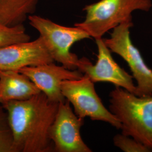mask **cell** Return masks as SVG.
<instances>
[{
	"label": "cell",
	"instance_id": "cell-5",
	"mask_svg": "<svg viewBox=\"0 0 152 152\" xmlns=\"http://www.w3.org/2000/svg\"><path fill=\"white\" fill-rule=\"evenodd\" d=\"M133 26L132 18L113 28L110 37L103 39L110 51L119 55L130 68L132 77L137 82V96H152V70L145 63L139 50L133 45L130 28Z\"/></svg>",
	"mask_w": 152,
	"mask_h": 152
},
{
	"label": "cell",
	"instance_id": "cell-3",
	"mask_svg": "<svg viewBox=\"0 0 152 152\" xmlns=\"http://www.w3.org/2000/svg\"><path fill=\"white\" fill-rule=\"evenodd\" d=\"M152 6L151 0H100L85 7V20L76 23L75 26L95 39L102 38L109 30L132 18V11H149Z\"/></svg>",
	"mask_w": 152,
	"mask_h": 152
},
{
	"label": "cell",
	"instance_id": "cell-11",
	"mask_svg": "<svg viewBox=\"0 0 152 152\" xmlns=\"http://www.w3.org/2000/svg\"><path fill=\"white\" fill-rule=\"evenodd\" d=\"M41 91L28 77L19 71L0 70V104L24 100Z\"/></svg>",
	"mask_w": 152,
	"mask_h": 152
},
{
	"label": "cell",
	"instance_id": "cell-6",
	"mask_svg": "<svg viewBox=\"0 0 152 152\" xmlns=\"http://www.w3.org/2000/svg\"><path fill=\"white\" fill-rule=\"evenodd\" d=\"M61 92L72 105L76 115L82 119L107 122L117 129L121 127L119 120L104 105L96 92L94 83L83 75L81 78L65 80L61 84Z\"/></svg>",
	"mask_w": 152,
	"mask_h": 152
},
{
	"label": "cell",
	"instance_id": "cell-10",
	"mask_svg": "<svg viewBox=\"0 0 152 152\" xmlns=\"http://www.w3.org/2000/svg\"><path fill=\"white\" fill-rule=\"evenodd\" d=\"M19 72L28 77L50 100L58 103L65 100L61 90V83L83 76L78 69L71 70L54 63L26 67Z\"/></svg>",
	"mask_w": 152,
	"mask_h": 152
},
{
	"label": "cell",
	"instance_id": "cell-7",
	"mask_svg": "<svg viewBox=\"0 0 152 152\" xmlns=\"http://www.w3.org/2000/svg\"><path fill=\"white\" fill-rule=\"evenodd\" d=\"M95 41L98 51L96 63L93 65L88 59L83 57L79 59L77 69L94 83H111L137 96V88L132 80L133 77L114 61L103 38L95 39Z\"/></svg>",
	"mask_w": 152,
	"mask_h": 152
},
{
	"label": "cell",
	"instance_id": "cell-14",
	"mask_svg": "<svg viewBox=\"0 0 152 152\" xmlns=\"http://www.w3.org/2000/svg\"><path fill=\"white\" fill-rule=\"evenodd\" d=\"M13 136L5 109L0 104V152H13Z\"/></svg>",
	"mask_w": 152,
	"mask_h": 152
},
{
	"label": "cell",
	"instance_id": "cell-15",
	"mask_svg": "<svg viewBox=\"0 0 152 152\" xmlns=\"http://www.w3.org/2000/svg\"><path fill=\"white\" fill-rule=\"evenodd\" d=\"M114 144L115 147L119 148L122 151L126 152H152L148 147L136 141L133 138L124 134L117 135L114 136Z\"/></svg>",
	"mask_w": 152,
	"mask_h": 152
},
{
	"label": "cell",
	"instance_id": "cell-9",
	"mask_svg": "<svg viewBox=\"0 0 152 152\" xmlns=\"http://www.w3.org/2000/svg\"><path fill=\"white\" fill-rule=\"evenodd\" d=\"M54 61L40 36L32 41L0 47V70L19 71L26 67Z\"/></svg>",
	"mask_w": 152,
	"mask_h": 152
},
{
	"label": "cell",
	"instance_id": "cell-8",
	"mask_svg": "<svg viewBox=\"0 0 152 152\" xmlns=\"http://www.w3.org/2000/svg\"><path fill=\"white\" fill-rule=\"evenodd\" d=\"M84 119L79 118L65 99L58 104L49 136L56 152H91L82 139L81 129Z\"/></svg>",
	"mask_w": 152,
	"mask_h": 152
},
{
	"label": "cell",
	"instance_id": "cell-4",
	"mask_svg": "<svg viewBox=\"0 0 152 152\" xmlns=\"http://www.w3.org/2000/svg\"><path fill=\"white\" fill-rule=\"evenodd\" d=\"M28 18L30 24L39 33L53 60L71 70L77 69L79 58L71 52V48L77 42L90 38L88 34L76 26H63L38 15Z\"/></svg>",
	"mask_w": 152,
	"mask_h": 152
},
{
	"label": "cell",
	"instance_id": "cell-2",
	"mask_svg": "<svg viewBox=\"0 0 152 152\" xmlns=\"http://www.w3.org/2000/svg\"><path fill=\"white\" fill-rule=\"evenodd\" d=\"M109 96V110L119 120L122 134L152 151V96L140 97L116 87Z\"/></svg>",
	"mask_w": 152,
	"mask_h": 152
},
{
	"label": "cell",
	"instance_id": "cell-12",
	"mask_svg": "<svg viewBox=\"0 0 152 152\" xmlns=\"http://www.w3.org/2000/svg\"><path fill=\"white\" fill-rule=\"evenodd\" d=\"M39 0H0V23L14 27L23 24L35 10Z\"/></svg>",
	"mask_w": 152,
	"mask_h": 152
},
{
	"label": "cell",
	"instance_id": "cell-1",
	"mask_svg": "<svg viewBox=\"0 0 152 152\" xmlns=\"http://www.w3.org/2000/svg\"><path fill=\"white\" fill-rule=\"evenodd\" d=\"M58 104L41 92L27 100L2 105L13 136V152H54L49 131Z\"/></svg>",
	"mask_w": 152,
	"mask_h": 152
},
{
	"label": "cell",
	"instance_id": "cell-13",
	"mask_svg": "<svg viewBox=\"0 0 152 152\" xmlns=\"http://www.w3.org/2000/svg\"><path fill=\"white\" fill-rule=\"evenodd\" d=\"M30 39L31 37L26 32L23 24L9 27L0 23V47Z\"/></svg>",
	"mask_w": 152,
	"mask_h": 152
}]
</instances>
